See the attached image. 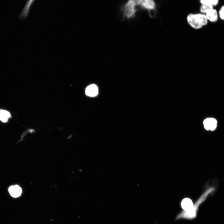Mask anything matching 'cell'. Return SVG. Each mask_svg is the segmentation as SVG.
<instances>
[{"label": "cell", "mask_w": 224, "mask_h": 224, "mask_svg": "<svg viewBox=\"0 0 224 224\" xmlns=\"http://www.w3.org/2000/svg\"><path fill=\"white\" fill-rule=\"evenodd\" d=\"M188 24L192 28L195 30H199L203 27L198 22L194 13L189 14L186 17Z\"/></svg>", "instance_id": "obj_4"}, {"label": "cell", "mask_w": 224, "mask_h": 224, "mask_svg": "<svg viewBox=\"0 0 224 224\" xmlns=\"http://www.w3.org/2000/svg\"><path fill=\"white\" fill-rule=\"evenodd\" d=\"M35 1V0H28L21 13V18H24L27 16L30 7Z\"/></svg>", "instance_id": "obj_10"}, {"label": "cell", "mask_w": 224, "mask_h": 224, "mask_svg": "<svg viewBox=\"0 0 224 224\" xmlns=\"http://www.w3.org/2000/svg\"><path fill=\"white\" fill-rule=\"evenodd\" d=\"M213 188H210L205 191L192 207L186 211L183 210L176 217V219H193L195 218L199 206L206 199L207 196L213 190Z\"/></svg>", "instance_id": "obj_1"}, {"label": "cell", "mask_w": 224, "mask_h": 224, "mask_svg": "<svg viewBox=\"0 0 224 224\" xmlns=\"http://www.w3.org/2000/svg\"><path fill=\"white\" fill-rule=\"evenodd\" d=\"M136 4L134 0H129L125 5L124 8V14L129 18L134 16L136 12Z\"/></svg>", "instance_id": "obj_2"}, {"label": "cell", "mask_w": 224, "mask_h": 224, "mask_svg": "<svg viewBox=\"0 0 224 224\" xmlns=\"http://www.w3.org/2000/svg\"><path fill=\"white\" fill-rule=\"evenodd\" d=\"M211 0H199V1L201 4L211 5Z\"/></svg>", "instance_id": "obj_15"}, {"label": "cell", "mask_w": 224, "mask_h": 224, "mask_svg": "<svg viewBox=\"0 0 224 224\" xmlns=\"http://www.w3.org/2000/svg\"><path fill=\"white\" fill-rule=\"evenodd\" d=\"M11 117V115L9 112L5 110L0 109V120L2 122H7Z\"/></svg>", "instance_id": "obj_12"}, {"label": "cell", "mask_w": 224, "mask_h": 224, "mask_svg": "<svg viewBox=\"0 0 224 224\" xmlns=\"http://www.w3.org/2000/svg\"><path fill=\"white\" fill-rule=\"evenodd\" d=\"M85 93L86 95L90 97L96 96L98 93V89L97 86L94 84L88 86L86 89Z\"/></svg>", "instance_id": "obj_7"}, {"label": "cell", "mask_w": 224, "mask_h": 224, "mask_svg": "<svg viewBox=\"0 0 224 224\" xmlns=\"http://www.w3.org/2000/svg\"><path fill=\"white\" fill-rule=\"evenodd\" d=\"M213 8V7L211 5L201 4L199 11L200 13L205 14Z\"/></svg>", "instance_id": "obj_13"}, {"label": "cell", "mask_w": 224, "mask_h": 224, "mask_svg": "<svg viewBox=\"0 0 224 224\" xmlns=\"http://www.w3.org/2000/svg\"><path fill=\"white\" fill-rule=\"evenodd\" d=\"M203 125L206 129L213 130L217 127V121L213 118H208L204 120Z\"/></svg>", "instance_id": "obj_5"}, {"label": "cell", "mask_w": 224, "mask_h": 224, "mask_svg": "<svg viewBox=\"0 0 224 224\" xmlns=\"http://www.w3.org/2000/svg\"><path fill=\"white\" fill-rule=\"evenodd\" d=\"M208 21L212 23L217 22L218 19V12L214 8L205 14Z\"/></svg>", "instance_id": "obj_6"}, {"label": "cell", "mask_w": 224, "mask_h": 224, "mask_svg": "<svg viewBox=\"0 0 224 224\" xmlns=\"http://www.w3.org/2000/svg\"><path fill=\"white\" fill-rule=\"evenodd\" d=\"M219 2V0H212L211 5L213 6L217 5Z\"/></svg>", "instance_id": "obj_16"}, {"label": "cell", "mask_w": 224, "mask_h": 224, "mask_svg": "<svg viewBox=\"0 0 224 224\" xmlns=\"http://www.w3.org/2000/svg\"><path fill=\"white\" fill-rule=\"evenodd\" d=\"M194 15L198 23L203 27L208 24V21L205 14L199 13H194Z\"/></svg>", "instance_id": "obj_9"}, {"label": "cell", "mask_w": 224, "mask_h": 224, "mask_svg": "<svg viewBox=\"0 0 224 224\" xmlns=\"http://www.w3.org/2000/svg\"><path fill=\"white\" fill-rule=\"evenodd\" d=\"M8 191L11 195L14 198L20 196L22 193L21 189L18 185L10 186L8 189Z\"/></svg>", "instance_id": "obj_8"}, {"label": "cell", "mask_w": 224, "mask_h": 224, "mask_svg": "<svg viewBox=\"0 0 224 224\" xmlns=\"http://www.w3.org/2000/svg\"><path fill=\"white\" fill-rule=\"evenodd\" d=\"M193 204V202L191 199L186 198L182 200L181 205L183 211H186L190 209Z\"/></svg>", "instance_id": "obj_11"}, {"label": "cell", "mask_w": 224, "mask_h": 224, "mask_svg": "<svg viewBox=\"0 0 224 224\" xmlns=\"http://www.w3.org/2000/svg\"><path fill=\"white\" fill-rule=\"evenodd\" d=\"M136 5H140L142 7L148 10H153L156 7L154 0H134Z\"/></svg>", "instance_id": "obj_3"}, {"label": "cell", "mask_w": 224, "mask_h": 224, "mask_svg": "<svg viewBox=\"0 0 224 224\" xmlns=\"http://www.w3.org/2000/svg\"><path fill=\"white\" fill-rule=\"evenodd\" d=\"M224 6H222L218 12V16L219 18L222 20H224Z\"/></svg>", "instance_id": "obj_14"}]
</instances>
